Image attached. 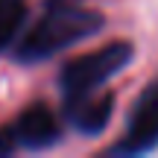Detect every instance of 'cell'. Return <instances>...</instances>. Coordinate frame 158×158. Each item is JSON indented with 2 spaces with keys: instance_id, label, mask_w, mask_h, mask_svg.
<instances>
[{
  "instance_id": "1",
  "label": "cell",
  "mask_w": 158,
  "mask_h": 158,
  "mask_svg": "<svg viewBox=\"0 0 158 158\" xmlns=\"http://www.w3.org/2000/svg\"><path fill=\"white\" fill-rule=\"evenodd\" d=\"M102 29V15L85 9L76 0H50L41 18L29 27L23 41L18 44L15 56L21 62H44L56 53L68 50L70 44L88 38Z\"/></svg>"
},
{
  "instance_id": "2",
  "label": "cell",
  "mask_w": 158,
  "mask_h": 158,
  "mask_svg": "<svg viewBox=\"0 0 158 158\" xmlns=\"http://www.w3.org/2000/svg\"><path fill=\"white\" fill-rule=\"evenodd\" d=\"M132 44L126 41H114V44H106L94 53H85V56L73 59V62L64 64L62 76H59V85H62V97L64 102H73L85 94H94L102 85L108 82L114 73L129 64L132 59Z\"/></svg>"
},
{
  "instance_id": "3",
  "label": "cell",
  "mask_w": 158,
  "mask_h": 158,
  "mask_svg": "<svg viewBox=\"0 0 158 158\" xmlns=\"http://www.w3.org/2000/svg\"><path fill=\"white\" fill-rule=\"evenodd\" d=\"M158 147V79L147 85L132 108L126 135L117 147L111 149L114 155H143Z\"/></svg>"
},
{
  "instance_id": "4",
  "label": "cell",
  "mask_w": 158,
  "mask_h": 158,
  "mask_svg": "<svg viewBox=\"0 0 158 158\" xmlns=\"http://www.w3.org/2000/svg\"><path fill=\"white\" fill-rule=\"evenodd\" d=\"M59 117L44 106V102H35V106L23 108L18 114L15 126L9 129L12 141L18 147H27V149H47L59 141Z\"/></svg>"
},
{
  "instance_id": "5",
  "label": "cell",
  "mask_w": 158,
  "mask_h": 158,
  "mask_svg": "<svg viewBox=\"0 0 158 158\" xmlns=\"http://www.w3.org/2000/svg\"><path fill=\"white\" fill-rule=\"evenodd\" d=\"M111 106H114V100L108 91H94V94H85L73 102H64V114L79 132L97 135L111 117Z\"/></svg>"
},
{
  "instance_id": "6",
  "label": "cell",
  "mask_w": 158,
  "mask_h": 158,
  "mask_svg": "<svg viewBox=\"0 0 158 158\" xmlns=\"http://www.w3.org/2000/svg\"><path fill=\"white\" fill-rule=\"evenodd\" d=\"M27 18V0H0V50L15 41Z\"/></svg>"
},
{
  "instance_id": "7",
  "label": "cell",
  "mask_w": 158,
  "mask_h": 158,
  "mask_svg": "<svg viewBox=\"0 0 158 158\" xmlns=\"http://www.w3.org/2000/svg\"><path fill=\"white\" fill-rule=\"evenodd\" d=\"M12 149H15V141H12V135L0 129V155H9Z\"/></svg>"
}]
</instances>
